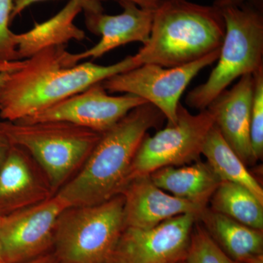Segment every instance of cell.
I'll use <instances>...</instances> for the list:
<instances>
[{
    "label": "cell",
    "mask_w": 263,
    "mask_h": 263,
    "mask_svg": "<svg viewBox=\"0 0 263 263\" xmlns=\"http://www.w3.org/2000/svg\"><path fill=\"white\" fill-rule=\"evenodd\" d=\"M163 118L148 103L132 110L101 133L81 168L55 195L67 208L97 205L120 195L142 140Z\"/></svg>",
    "instance_id": "obj_2"
},
{
    "label": "cell",
    "mask_w": 263,
    "mask_h": 263,
    "mask_svg": "<svg viewBox=\"0 0 263 263\" xmlns=\"http://www.w3.org/2000/svg\"><path fill=\"white\" fill-rule=\"evenodd\" d=\"M14 0H0V62L18 60L14 42L15 33L10 29Z\"/></svg>",
    "instance_id": "obj_23"
},
{
    "label": "cell",
    "mask_w": 263,
    "mask_h": 263,
    "mask_svg": "<svg viewBox=\"0 0 263 263\" xmlns=\"http://www.w3.org/2000/svg\"><path fill=\"white\" fill-rule=\"evenodd\" d=\"M178 263H186V262H185V261H183V262H178Z\"/></svg>",
    "instance_id": "obj_30"
},
{
    "label": "cell",
    "mask_w": 263,
    "mask_h": 263,
    "mask_svg": "<svg viewBox=\"0 0 263 263\" xmlns=\"http://www.w3.org/2000/svg\"><path fill=\"white\" fill-rule=\"evenodd\" d=\"M125 228L124 197L66 209L57 220L53 254L57 263H108Z\"/></svg>",
    "instance_id": "obj_6"
},
{
    "label": "cell",
    "mask_w": 263,
    "mask_h": 263,
    "mask_svg": "<svg viewBox=\"0 0 263 263\" xmlns=\"http://www.w3.org/2000/svg\"><path fill=\"white\" fill-rule=\"evenodd\" d=\"M83 11L79 0H70L51 18L21 34H14L18 60H24L46 48L65 46L72 41H81L85 32L75 24L78 15Z\"/></svg>",
    "instance_id": "obj_16"
},
{
    "label": "cell",
    "mask_w": 263,
    "mask_h": 263,
    "mask_svg": "<svg viewBox=\"0 0 263 263\" xmlns=\"http://www.w3.org/2000/svg\"><path fill=\"white\" fill-rule=\"evenodd\" d=\"M226 24L221 10L188 0H162L156 7L149 38L134 56L138 65H186L221 48Z\"/></svg>",
    "instance_id": "obj_3"
},
{
    "label": "cell",
    "mask_w": 263,
    "mask_h": 263,
    "mask_svg": "<svg viewBox=\"0 0 263 263\" xmlns=\"http://www.w3.org/2000/svg\"><path fill=\"white\" fill-rule=\"evenodd\" d=\"M41 1H45V0H14L11 18H10L11 22L15 17L20 15L26 8H28L34 3ZM79 1H81L83 4V11L84 12L85 15L103 12L101 3L93 1V0H79Z\"/></svg>",
    "instance_id": "obj_24"
},
{
    "label": "cell",
    "mask_w": 263,
    "mask_h": 263,
    "mask_svg": "<svg viewBox=\"0 0 263 263\" xmlns=\"http://www.w3.org/2000/svg\"><path fill=\"white\" fill-rule=\"evenodd\" d=\"M12 145L32 156L44 171L56 194L77 174L101 133L60 121L34 123L0 120Z\"/></svg>",
    "instance_id": "obj_4"
},
{
    "label": "cell",
    "mask_w": 263,
    "mask_h": 263,
    "mask_svg": "<svg viewBox=\"0 0 263 263\" xmlns=\"http://www.w3.org/2000/svg\"><path fill=\"white\" fill-rule=\"evenodd\" d=\"M197 220L202 221L216 245L235 262L248 263L263 254V230L245 226L208 207Z\"/></svg>",
    "instance_id": "obj_18"
},
{
    "label": "cell",
    "mask_w": 263,
    "mask_h": 263,
    "mask_svg": "<svg viewBox=\"0 0 263 263\" xmlns=\"http://www.w3.org/2000/svg\"><path fill=\"white\" fill-rule=\"evenodd\" d=\"M54 195L47 176L32 156L12 145L0 168V216L32 206Z\"/></svg>",
    "instance_id": "obj_12"
},
{
    "label": "cell",
    "mask_w": 263,
    "mask_h": 263,
    "mask_svg": "<svg viewBox=\"0 0 263 263\" xmlns=\"http://www.w3.org/2000/svg\"><path fill=\"white\" fill-rule=\"evenodd\" d=\"M197 219L186 214L146 229L125 227L108 263L183 262Z\"/></svg>",
    "instance_id": "obj_10"
},
{
    "label": "cell",
    "mask_w": 263,
    "mask_h": 263,
    "mask_svg": "<svg viewBox=\"0 0 263 263\" xmlns=\"http://www.w3.org/2000/svg\"><path fill=\"white\" fill-rule=\"evenodd\" d=\"M219 51L220 48L191 63L169 68L145 64L112 76L101 84L108 92L143 99L160 110L167 124H174L183 91L200 71L217 61Z\"/></svg>",
    "instance_id": "obj_8"
},
{
    "label": "cell",
    "mask_w": 263,
    "mask_h": 263,
    "mask_svg": "<svg viewBox=\"0 0 263 263\" xmlns=\"http://www.w3.org/2000/svg\"><path fill=\"white\" fill-rule=\"evenodd\" d=\"M254 90L251 112L250 141L254 160L263 155V67L253 74Z\"/></svg>",
    "instance_id": "obj_22"
},
{
    "label": "cell",
    "mask_w": 263,
    "mask_h": 263,
    "mask_svg": "<svg viewBox=\"0 0 263 263\" xmlns=\"http://www.w3.org/2000/svg\"><path fill=\"white\" fill-rule=\"evenodd\" d=\"M209 202L214 212L250 228L263 230V202L245 186L221 181Z\"/></svg>",
    "instance_id": "obj_20"
},
{
    "label": "cell",
    "mask_w": 263,
    "mask_h": 263,
    "mask_svg": "<svg viewBox=\"0 0 263 263\" xmlns=\"http://www.w3.org/2000/svg\"><path fill=\"white\" fill-rule=\"evenodd\" d=\"M185 262L238 263L228 257L198 223H195L192 232Z\"/></svg>",
    "instance_id": "obj_21"
},
{
    "label": "cell",
    "mask_w": 263,
    "mask_h": 263,
    "mask_svg": "<svg viewBox=\"0 0 263 263\" xmlns=\"http://www.w3.org/2000/svg\"><path fill=\"white\" fill-rule=\"evenodd\" d=\"M93 1L101 3L102 1H106V0H93ZM119 3L120 2H129V3H134L141 8H153L155 9L156 7L158 5L162 0H117Z\"/></svg>",
    "instance_id": "obj_27"
},
{
    "label": "cell",
    "mask_w": 263,
    "mask_h": 263,
    "mask_svg": "<svg viewBox=\"0 0 263 263\" xmlns=\"http://www.w3.org/2000/svg\"><path fill=\"white\" fill-rule=\"evenodd\" d=\"M262 0H215L214 6L218 9L221 10L230 7H240L245 5H253L259 4Z\"/></svg>",
    "instance_id": "obj_25"
},
{
    "label": "cell",
    "mask_w": 263,
    "mask_h": 263,
    "mask_svg": "<svg viewBox=\"0 0 263 263\" xmlns=\"http://www.w3.org/2000/svg\"><path fill=\"white\" fill-rule=\"evenodd\" d=\"M119 3L123 9L119 14L108 15L100 12L85 15L87 28L101 38L89 49L74 53L76 63L86 59H98L127 43L140 42L143 45L147 42L155 8H141L129 2Z\"/></svg>",
    "instance_id": "obj_13"
},
{
    "label": "cell",
    "mask_w": 263,
    "mask_h": 263,
    "mask_svg": "<svg viewBox=\"0 0 263 263\" xmlns=\"http://www.w3.org/2000/svg\"><path fill=\"white\" fill-rule=\"evenodd\" d=\"M66 46L46 48L24 60L3 62L0 119L20 122L112 76L138 67L129 56L110 65L77 64Z\"/></svg>",
    "instance_id": "obj_1"
},
{
    "label": "cell",
    "mask_w": 263,
    "mask_h": 263,
    "mask_svg": "<svg viewBox=\"0 0 263 263\" xmlns=\"http://www.w3.org/2000/svg\"><path fill=\"white\" fill-rule=\"evenodd\" d=\"M121 195L124 197V224L132 228H153L182 214H193L199 218L206 209L166 193L149 176L132 180Z\"/></svg>",
    "instance_id": "obj_14"
},
{
    "label": "cell",
    "mask_w": 263,
    "mask_h": 263,
    "mask_svg": "<svg viewBox=\"0 0 263 263\" xmlns=\"http://www.w3.org/2000/svg\"><path fill=\"white\" fill-rule=\"evenodd\" d=\"M66 209L65 202L54 195L32 206L3 216L0 259L26 262L51 252L57 220Z\"/></svg>",
    "instance_id": "obj_9"
},
{
    "label": "cell",
    "mask_w": 263,
    "mask_h": 263,
    "mask_svg": "<svg viewBox=\"0 0 263 263\" xmlns=\"http://www.w3.org/2000/svg\"><path fill=\"white\" fill-rule=\"evenodd\" d=\"M146 103L134 95H109L99 83L20 122L60 121L103 133L132 110Z\"/></svg>",
    "instance_id": "obj_11"
},
{
    "label": "cell",
    "mask_w": 263,
    "mask_h": 263,
    "mask_svg": "<svg viewBox=\"0 0 263 263\" xmlns=\"http://www.w3.org/2000/svg\"><path fill=\"white\" fill-rule=\"evenodd\" d=\"M2 218H3V216H0V226H1Z\"/></svg>",
    "instance_id": "obj_29"
},
{
    "label": "cell",
    "mask_w": 263,
    "mask_h": 263,
    "mask_svg": "<svg viewBox=\"0 0 263 263\" xmlns=\"http://www.w3.org/2000/svg\"><path fill=\"white\" fill-rule=\"evenodd\" d=\"M253 90V75L242 76L232 89L222 91L207 108L212 112L221 136L246 165L256 162L250 141Z\"/></svg>",
    "instance_id": "obj_15"
},
{
    "label": "cell",
    "mask_w": 263,
    "mask_h": 263,
    "mask_svg": "<svg viewBox=\"0 0 263 263\" xmlns=\"http://www.w3.org/2000/svg\"><path fill=\"white\" fill-rule=\"evenodd\" d=\"M202 155L221 181L241 185L263 202V189L247 165L213 126L204 143Z\"/></svg>",
    "instance_id": "obj_19"
},
{
    "label": "cell",
    "mask_w": 263,
    "mask_h": 263,
    "mask_svg": "<svg viewBox=\"0 0 263 263\" xmlns=\"http://www.w3.org/2000/svg\"><path fill=\"white\" fill-rule=\"evenodd\" d=\"M214 125V115L209 108L192 114L180 103L174 124H167L153 136L147 133L142 140L132 162L127 183L163 167L186 165L198 161Z\"/></svg>",
    "instance_id": "obj_7"
},
{
    "label": "cell",
    "mask_w": 263,
    "mask_h": 263,
    "mask_svg": "<svg viewBox=\"0 0 263 263\" xmlns=\"http://www.w3.org/2000/svg\"><path fill=\"white\" fill-rule=\"evenodd\" d=\"M0 263H57V261L54 255H53V252H50L47 254H43L41 257H37V258L26 261V262H8L0 259Z\"/></svg>",
    "instance_id": "obj_28"
},
{
    "label": "cell",
    "mask_w": 263,
    "mask_h": 263,
    "mask_svg": "<svg viewBox=\"0 0 263 263\" xmlns=\"http://www.w3.org/2000/svg\"><path fill=\"white\" fill-rule=\"evenodd\" d=\"M226 34L218 63L205 83L188 93L191 108L206 109L237 79L263 67V16L255 6L245 5L220 10Z\"/></svg>",
    "instance_id": "obj_5"
},
{
    "label": "cell",
    "mask_w": 263,
    "mask_h": 263,
    "mask_svg": "<svg viewBox=\"0 0 263 263\" xmlns=\"http://www.w3.org/2000/svg\"><path fill=\"white\" fill-rule=\"evenodd\" d=\"M11 146V143L0 127V168L4 163Z\"/></svg>",
    "instance_id": "obj_26"
},
{
    "label": "cell",
    "mask_w": 263,
    "mask_h": 263,
    "mask_svg": "<svg viewBox=\"0 0 263 263\" xmlns=\"http://www.w3.org/2000/svg\"><path fill=\"white\" fill-rule=\"evenodd\" d=\"M155 185L166 193L202 208H207L221 182L207 162L165 167L149 175Z\"/></svg>",
    "instance_id": "obj_17"
}]
</instances>
